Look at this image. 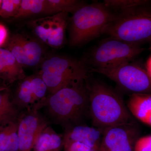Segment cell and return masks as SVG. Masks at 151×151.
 Masks as SVG:
<instances>
[{"label": "cell", "instance_id": "cell-25", "mask_svg": "<svg viewBox=\"0 0 151 151\" xmlns=\"http://www.w3.org/2000/svg\"><path fill=\"white\" fill-rule=\"evenodd\" d=\"M134 151H151V135L139 138L135 143Z\"/></svg>", "mask_w": 151, "mask_h": 151}, {"label": "cell", "instance_id": "cell-27", "mask_svg": "<svg viewBox=\"0 0 151 151\" xmlns=\"http://www.w3.org/2000/svg\"><path fill=\"white\" fill-rule=\"evenodd\" d=\"M0 78L4 81L9 83V77L7 72L5 69L2 62L0 60Z\"/></svg>", "mask_w": 151, "mask_h": 151}, {"label": "cell", "instance_id": "cell-4", "mask_svg": "<svg viewBox=\"0 0 151 151\" xmlns=\"http://www.w3.org/2000/svg\"><path fill=\"white\" fill-rule=\"evenodd\" d=\"M147 6L116 14L103 34L132 44L151 42V9Z\"/></svg>", "mask_w": 151, "mask_h": 151}, {"label": "cell", "instance_id": "cell-24", "mask_svg": "<svg viewBox=\"0 0 151 151\" xmlns=\"http://www.w3.org/2000/svg\"><path fill=\"white\" fill-rule=\"evenodd\" d=\"M63 151H98L89 146L79 142L63 140Z\"/></svg>", "mask_w": 151, "mask_h": 151}, {"label": "cell", "instance_id": "cell-8", "mask_svg": "<svg viewBox=\"0 0 151 151\" xmlns=\"http://www.w3.org/2000/svg\"><path fill=\"white\" fill-rule=\"evenodd\" d=\"M13 102L21 111L38 110L43 108L48 96L47 86L39 75L26 76L19 80Z\"/></svg>", "mask_w": 151, "mask_h": 151}, {"label": "cell", "instance_id": "cell-23", "mask_svg": "<svg viewBox=\"0 0 151 151\" xmlns=\"http://www.w3.org/2000/svg\"><path fill=\"white\" fill-rule=\"evenodd\" d=\"M22 0H2L0 17L4 18L14 17L18 12Z\"/></svg>", "mask_w": 151, "mask_h": 151}, {"label": "cell", "instance_id": "cell-20", "mask_svg": "<svg viewBox=\"0 0 151 151\" xmlns=\"http://www.w3.org/2000/svg\"><path fill=\"white\" fill-rule=\"evenodd\" d=\"M45 0H22L18 12L14 18L26 17L43 14Z\"/></svg>", "mask_w": 151, "mask_h": 151}, {"label": "cell", "instance_id": "cell-5", "mask_svg": "<svg viewBox=\"0 0 151 151\" xmlns=\"http://www.w3.org/2000/svg\"><path fill=\"white\" fill-rule=\"evenodd\" d=\"M89 73V68L83 61L53 56L44 61L39 76L46 84L50 95L74 81L86 79Z\"/></svg>", "mask_w": 151, "mask_h": 151}, {"label": "cell", "instance_id": "cell-21", "mask_svg": "<svg viewBox=\"0 0 151 151\" xmlns=\"http://www.w3.org/2000/svg\"><path fill=\"white\" fill-rule=\"evenodd\" d=\"M6 48L12 52L23 67L27 65V57L22 43L21 35H13L8 42Z\"/></svg>", "mask_w": 151, "mask_h": 151}, {"label": "cell", "instance_id": "cell-18", "mask_svg": "<svg viewBox=\"0 0 151 151\" xmlns=\"http://www.w3.org/2000/svg\"><path fill=\"white\" fill-rule=\"evenodd\" d=\"M84 4L81 1L76 0H45L43 14L73 13Z\"/></svg>", "mask_w": 151, "mask_h": 151}, {"label": "cell", "instance_id": "cell-11", "mask_svg": "<svg viewBox=\"0 0 151 151\" xmlns=\"http://www.w3.org/2000/svg\"><path fill=\"white\" fill-rule=\"evenodd\" d=\"M103 130L85 124L78 125L65 130L64 141L79 142L98 151Z\"/></svg>", "mask_w": 151, "mask_h": 151}, {"label": "cell", "instance_id": "cell-29", "mask_svg": "<svg viewBox=\"0 0 151 151\" xmlns=\"http://www.w3.org/2000/svg\"><path fill=\"white\" fill-rule=\"evenodd\" d=\"M8 90L7 88L0 82V92Z\"/></svg>", "mask_w": 151, "mask_h": 151}, {"label": "cell", "instance_id": "cell-15", "mask_svg": "<svg viewBox=\"0 0 151 151\" xmlns=\"http://www.w3.org/2000/svg\"><path fill=\"white\" fill-rule=\"evenodd\" d=\"M51 32L47 40L50 46L58 47L65 40V30L68 24V13H61L52 16Z\"/></svg>", "mask_w": 151, "mask_h": 151}, {"label": "cell", "instance_id": "cell-22", "mask_svg": "<svg viewBox=\"0 0 151 151\" xmlns=\"http://www.w3.org/2000/svg\"><path fill=\"white\" fill-rule=\"evenodd\" d=\"M106 7L120 12L131 9L147 5L149 1L145 0H105L103 2Z\"/></svg>", "mask_w": 151, "mask_h": 151}, {"label": "cell", "instance_id": "cell-31", "mask_svg": "<svg viewBox=\"0 0 151 151\" xmlns=\"http://www.w3.org/2000/svg\"><path fill=\"white\" fill-rule=\"evenodd\" d=\"M2 0H0V8H1V4Z\"/></svg>", "mask_w": 151, "mask_h": 151}, {"label": "cell", "instance_id": "cell-10", "mask_svg": "<svg viewBox=\"0 0 151 151\" xmlns=\"http://www.w3.org/2000/svg\"><path fill=\"white\" fill-rule=\"evenodd\" d=\"M48 125L40 111H22L18 118L19 151H34L38 138Z\"/></svg>", "mask_w": 151, "mask_h": 151}, {"label": "cell", "instance_id": "cell-9", "mask_svg": "<svg viewBox=\"0 0 151 151\" xmlns=\"http://www.w3.org/2000/svg\"><path fill=\"white\" fill-rule=\"evenodd\" d=\"M140 134L135 122L108 127L103 130L98 151H134Z\"/></svg>", "mask_w": 151, "mask_h": 151}, {"label": "cell", "instance_id": "cell-14", "mask_svg": "<svg viewBox=\"0 0 151 151\" xmlns=\"http://www.w3.org/2000/svg\"><path fill=\"white\" fill-rule=\"evenodd\" d=\"M63 136L47 126L38 138L34 151H60L63 149Z\"/></svg>", "mask_w": 151, "mask_h": 151}, {"label": "cell", "instance_id": "cell-32", "mask_svg": "<svg viewBox=\"0 0 151 151\" xmlns=\"http://www.w3.org/2000/svg\"><path fill=\"white\" fill-rule=\"evenodd\" d=\"M151 44H150V47H149V49H150V50H151Z\"/></svg>", "mask_w": 151, "mask_h": 151}, {"label": "cell", "instance_id": "cell-12", "mask_svg": "<svg viewBox=\"0 0 151 151\" xmlns=\"http://www.w3.org/2000/svg\"><path fill=\"white\" fill-rule=\"evenodd\" d=\"M126 105L132 116L146 124L151 114V94H131Z\"/></svg>", "mask_w": 151, "mask_h": 151}, {"label": "cell", "instance_id": "cell-3", "mask_svg": "<svg viewBox=\"0 0 151 151\" xmlns=\"http://www.w3.org/2000/svg\"><path fill=\"white\" fill-rule=\"evenodd\" d=\"M116 15L103 2L83 5L68 21L70 45L78 46L100 36Z\"/></svg>", "mask_w": 151, "mask_h": 151}, {"label": "cell", "instance_id": "cell-16", "mask_svg": "<svg viewBox=\"0 0 151 151\" xmlns=\"http://www.w3.org/2000/svg\"><path fill=\"white\" fill-rule=\"evenodd\" d=\"M0 60L7 72L9 84L21 80L26 77L23 67L17 61L15 58L6 48L0 47Z\"/></svg>", "mask_w": 151, "mask_h": 151}, {"label": "cell", "instance_id": "cell-13", "mask_svg": "<svg viewBox=\"0 0 151 151\" xmlns=\"http://www.w3.org/2000/svg\"><path fill=\"white\" fill-rule=\"evenodd\" d=\"M18 119L0 126V151H19Z\"/></svg>", "mask_w": 151, "mask_h": 151}, {"label": "cell", "instance_id": "cell-2", "mask_svg": "<svg viewBox=\"0 0 151 151\" xmlns=\"http://www.w3.org/2000/svg\"><path fill=\"white\" fill-rule=\"evenodd\" d=\"M89 95V116L93 127L102 130L134 122L121 94L89 75L86 80Z\"/></svg>", "mask_w": 151, "mask_h": 151}, {"label": "cell", "instance_id": "cell-6", "mask_svg": "<svg viewBox=\"0 0 151 151\" xmlns=\"http://www.w3.org/2000/svg\"><path fill=\"white\" fill-rule=\"evenodd\" d=\"M145 48L110 37L92 48L83 60L89 69H107L133 61Z\"/></svg>", "mask_w": 151, "mask_h": 151}, {"label": "cell", "instance_id": "cell-26", "mask_svg": "<svg viewBox=\"0 0 151 151\" xmlns=\"http://www.w3.org/2000/svg\"><path fill=\"white\" fill-rule=\"evenodd\" d=\"M7 36L8 32L6 29L4 25L0 24V47L5 43Z\"/></svg>", "mask_w": 151, "mask_h": 151}, {"label": "cell", "instance_id": "cell-7", "mask_svg": "<svg viewBox=\"0 0 151 151\" xmlns=\"http://www.w3.org/2000/svg\"><path fill=\"white\" fill-rule=\"evenodd\" d=\"M115 82L119 88L133 94H151V78L146 70L132 61L107 69H89Z\"/></svg>", "mask_w": 151, "mask_h": 151}, {"label": "cell", "instance_id": "cell-28", "mask_svg": "<svg viewBox=\"0 0 151 151\" xmlns=\"http://www.w3.org/2000/svg\"><path fill=\"white\" fill-rule=\"evenodd\" d=\"M145 69L151 78V56L147 60L146 63Z\"/></svg>", "mask_w": 151, "mask_h": 151}, {"label": "cell", "instance_id": "cell-19", "mask_svg": "<svg viewBox=\"0 0 151 151\" xmlns=\"http://www.w3.org/2000/svg\"><path fill=\"white\" fill-rule=\"evenodd\" d=\"M21 36L23 46L27 59V66L37 65L41 60L43 50L40 44L37 41L29 40Z\"/></svg>", "mask_w": 151, "mask_h": 151}, {"label": "cell", "instance_id": "cell-30", "mask_svg": "<svg viewBox=\"0 0 151 151\" xmlns=\"http://www.w3.org/2000/svg\"><path fill=\"white\" fill-rule=\"evenodd\" d=\"M145 124H147V125L151 127V114L150 116H149V118H148Z\"/></svg>", "mask_w": 151, "mask_h": 151}, {"label": "cell", "instance_id": "cell-17", "mask_svg": "<svg viewBox=\"0 0 151 151\" xmlns=\"http://www.w3.org/2000/svg\"><path fill=\"white\" fill-rule=\"evenodd\" d=\"M21 112L13 102L8 90L0 92V126L17 119Z\"/></svg>", "mask_w": 151, "mask_h": 151}, {"label": "cell", "instance_id": "cell-1", "mask_svg": "<svg viewBox=\"0 0 151 151\" xmlns=\"http://www.w3.org/2000/svg\"><path fill=\"white\" fill-rule=\"evenodd\" d=\"M86 79L74 81L47 98L43 108L49 119L65 130L84 124V120L89 116Z\"/></svg>", "mask_w": 151, "mask_h": 151}]
</instances>
